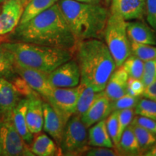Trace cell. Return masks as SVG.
Segmentation results:
<instances>
[{
	"mask_svg": "<svg viewBox=\"0 0 156 156\" xmlns=\"http://www.w3.org/2000/svg\"><path fill=\"white\" fill-rule=\"evenodd\" d=\"M142 96L156 102V80L151 85L145 87Z\"/></svg>",
	"mask_w": 156,
	"mask_h": 156,
	"instance_id": "cell-38",
	"label": "cell"
},
{
	"mask_svg": "<svg viewBox=\"0 0 156 156\" xmlns=\"http://www.w3.org/2000/svg\"><path fill=\"white\" fill-rule=\"evenodd\" d=\"M132 122L135 123L156 134V121L147 118V117L136 115L134 118H133Z\"/></svg>",
	"mask_w": 156,
	"mask_h": 156,
	"instance_id": "cell-37",
	"label": "cell"
},
{
	"mask_svg": "<svg viewBox=\"0 0 156 156\" xmlns=\"http://www.w3.org/2000/svg\"><path fill=\"white\" fill-rule=\"evenodd\" d=\"M15 73L45 100L50 96L55 88L50 83L48 74L44 72L21 67L15 63Z\"/></svg>",
	"mask_w": 156,
	"mask_h": 156,
	"instance_id": "cell-10",
	"label": "cell"
},
{
	"mask_svg": "<svg viewBox=\"0 0 156 156\" xmlns=\"http://www.w3.org/2000/svg\"><path fill=\"white\" fill-rule=\"evenodd\" d=\"M58 0H30L25 5L19 25L24 24L49 8Z\"/></svg>",
	"mask_w": 156,
	"mask_h": 156,
	"instance_id": "cell-23",
	"label": "cell"
},
{
	"mask_svg": "<svg viewBox=\"0 0 156 156\" xmlns=\"http://www.w3.org/2000/svg\"><path fill=\"white\" fill-rule=\"evenodd\" d=\"M131 127L139 144L141 153H145L146 151L156 144V134L151 132L145 128L138 125L135 123L131 122Z\"/></svg>",
	"mask_w": 156,
	"mask_h": 156,
	"instance_id": "cell-25",
	"label": "cell"
},
{
	"mask_svg": "<svg viewBox=\"0 0 156 156\" xmlns=\"http://www.w3.org/2000/svg\"><path fill=\"white\" fill-rule=\"evenodd\" d=\"M87 134L88 145L90 147H114V143L107 131L106 119L101 120L90 126Z\"/></svg>",
	"mask_w": 156,
	"mask_h": 156,
	"instance_id": "cell-21",
	"label": "cell"
},
{
	"mask_svg": "<svg viewBox=\"0 0 156 156\" xmlns=\"http://www.w3.org/2000/svg\"><path fill=\"white\" fill-rule=\"evenodd\" d=\"M140 80L145 87L156 80V58L144 62V71Z\"/></svg>",
	"mask_w": 156,
	"mask_h": 156,
	"instance_id": "cell-32",
	"label": "cell"
},
{
	"mask_svg": "<svg viewBox=\"0 0 156 156\" xmlns=\"http://www.w3.org/2000/svg\"><path fill=\"white\" fill-rule=\"evenodd\" d=\"M110 103L111 101L105 95L104 91L98 92L90 108L81 116L82 122L87 128L101 120L106 119L112 113Z\"/></svg>",
	"mask_w": 156,
	"mask_h": 156,
	"instance_id": "cell-14",
	"label": "cell"
},
{
	"mask_svg": "<svg viewBox=\"0 0 156 156\" xmlns=\"http://www.w3.org/2000/svg\"><path fill=\"white\" fill-rule=\"evenodd\" d=\"M15 73V59L13 54L0 44V77L13 79Z\"/></svg>",
	"mask_w": 156,
	"mask_h": 156,
	"instance_id": "cell-24",
	"label": "cell"
},
{
	"mask_svg": "<svg viewBox=\"0 0 156 156\" xmlns=\"http://www.w3.org/2000/svg\"><path fill=\"white\" fill-rule=\"evenodd\" d=\"M39 94L28 98V108L26 112L27 125L33 134L41 133L44 126V110L43 102Z\"/></svg>",
	"mask_w": 156,
	"mask_h": 156,
	"instance_id": "cell-16",
	"label": "cell"
},
{
	"mask_svg": "<svg viewBox=\"0 0 156 156\" xmlns=\"http://www.w3.org/2000/svg\"><path fill=\"white\" fill-rule=\"evenodd\" d=\"M2 43V40H1V38H0V44H1Z\"/></svg>",
	"mask_w": 156,
	"mask_h": 156,
	"instance_id": "cell-45",
	"label": "cell"
},
{
	"mask_svg": "<svg viewBox=\"0 0 156 156\" xmlns=\"http://www.w3.org/2000/svg\"><path fill=\"white\" fill-rule=\"evenodd\" d=\"M106 125L108 133L114 143V147L117 148L119 144V112L118 111H115L111 113L106 118Z\"/></svg>",
	"mask_w": 156,
	"mask_h": 156,
	"instance_id": "cell-31",
	"label": "cell"
},
{
	"mask_svg": "<svg viewBox=\"0 0 156 156\" xmlns=\"http://www.w3.org/2000/svg\"><path fill=\"white\" fill-rule=\"evenodd\" d=\"M144 155L146 156H156V144L154 146H153L151 149L148 150L146 151Z\"/></svg>",
	"mask_w": 156,
	"mask_h": 156,
	"instance_id": "cell-39",
	"label": "cell"
},
{
	"mask_svg": "<svg viewBox=\"0 0 156 156\" xmlns=\"http://www.w3.org/2000/svg\"><path fill=\"white\" fill-rule=\"evenodd\" d=\"M30 145V151L34 155L54 156L61 155L60 149L54 140L44 133L37 134Z\"/></svg>",
	"mask_w": 156,
	"mask_h": 156,
	"instance_id": "cell-20",
	"label": "cell"
},
{
	"mask_svg": "<svg viewBox=\"0 0 156 156\" xmlns=\"http://www.w3.org/2000/svg\"><path fill=\"white\" fill-rule=\"evenodd\" d=\"M155 31L141 21H126V33L129 41L140 44L156 45Z\"/></svg>",
	"mask_w": 156,
	"mask_h": 156,
	"instance_id": "cell-18",
	"label": "cell"
},
{
	"mask_svg": "<svg viewBox=\"0 0 156 156\" xmlns=\"http://www.w3.org/2000/svg\"><path fill=\"white\" fill-rule=\"evenodd\" d=\"M122 67L129 77L141 79L144 71V62L133 54H131L122 64Z\"/></svg>",
	"mask_w": 156,
	"mask_h": 156,
	"instance_id": "cell-28",
	"label": "cell"
},
{
	"mask_svg": "<svg viewBox=\"0 0 156 156\" xmlns=\"http://www.w3.org/2000/svg\"><path fill=\"white\" fill-rule=\"evenodd\" d=\"M44 110V131L54 140L59 147L62 134L67 120L61 113L46 101L43 102Z\"/></svg>",
	"mask_w": 156,
	"mask_h": 156,
	"instance_id": "cell-12",
	"label": "cell"
},
{
	"mask_svg": "<svg viewBox=\"0 0 156 156\" xmlns=\"http://www.w3.org/2000/svg\"><path fill=\"white\" fill-rule=\"evenodd\" d=\"M131 52L143 62L156 58V46L153 45L140 44L130 41Z\"/></svg>",
	"mask_w": 156,
	"mask_h": 156,
	"instance_id": "cell-27",
	"label": "cell"
},
{
	"mask_svg": "<svg viewBox=\"0 0 156 156\" xmlns=\"http://www.w3.org/2000/svg\"><path fill=\"white\" fill-rule=\"evenodd\" d=\"M48 79L54 87H73L80 83V73L75 59L69 60L48 73Z\"/></svg>",
	"mask_w": 156,
	"mask_h": 156,
	"instance_id": "cell-9",
	"label": "cell"
},
{
	"mask_svg": "<svg viewBox=\"0 0 156 156\" xmlns=\"http://www.w3.org/2000/svg\"><path fill=\"white\" fill-rule=\"evenodd\" d=\"M87 156H116L120 155L119 153L115 147H90L84 153Z\"/></svg>",
	"mask_w": 156,
	"mask_h": 156,
	"instance_id": "cell-35",
	"label": "cell"
},
{
	"mask_svg": "<svg viewBox=\"0 0 156 156\" xmlns=\"http://www.w3.org/2000/svg\"><path fill=\"white\" fill-rule=\"evenodd\" d=\"M6 1H7V0H0V3H4Z\"/></svg>",
	"mask_w": 156,
	"mask_h": 156,
	"instance_id": "cell-44",
	"label": "cell"
},
{
	"mask_svg": "<svg viewBox=\"0 0 156 156\" xmlns=\"http://www.w3.org/2000/svg\"><path fill=\"white\" fill-rule=\"evenodd\" d=\"M146 20L156 32V0H146Z\"/></svg>",
	"mask_w": 156,
	"mask_h": 156,
	"instance_id": "cell-36",
	"label": "cell"
},
{
	"mask_svg": "<svg viewBox=\"0 0 156 156\" xmlns=\"http://www.w3.org/2000/svg\"><path fill=\"white\" fill-rule=\"evenodd\" d=\"M25 5L21 0H7L0 10V36L10 34L20 21Z\"/></svg>",
	"mask_w": 156,
	"mask_h": 156,
	"instance_id": "cell-11",
	"label": "cell"
},
{
	"mask_svg": "<svg viewBox=\"0 0 156 156\" xmlns=\"http://www.w3.org/2000/svg\"><path fill=\"white\" fill-rule=\"evenodd\" d=\"M119 112V132L118 137L119 140L123 132L125 129L131 124L134 118V108H126L118 111Z\"/></svg>",
	"mask_w": 156,
	"mask_h": 156,
	"instance_id": "cell-33",
	"label": "cell"
},
{
	"mask_svg": "<svg viewBox=\"0 0 156 156\" xmlns=\"http://www.w3.org/2000/svg\"><path fill=\"white\" fill-rule=\"evenodd\" d=\"M145 89V85H143L140 79L129 77L127 80V87L126 93L132 96L140 97Z\"/></svg>",
	"mask_w": 156,
	"mask_h": 156,
	"instance_id": "cell-34",
	"label": "cell"
},
{
	"mask_svg": "<svg viewBox=\"0 0 156 156\" xmlns=\"http://www.w3.org/2000/svg\"><path fill=\"white\" fill-rule=\"evenodd\" d=\"M81 90L80 83L73 87H55L46 101L61 113L67 121L75 114L76 105Z\"/></svg>",
	"mask_w": 156,
	"mask_h": 156,
	"instance_id": "cell-8",
	"label": "cell"
},
{
	"mask_svg": "<svg viewBox=\"0 0 156 156\" xmlns=\"http://www.w3.org/2000/svg\"><path fill=\"white\" fill-rule=\"evenodd\" d=\"M129 76L122 66L117 67L109 77L104 89L106 97L113 101L126 94Z\"/></svg>",
	"mask_w": 156,
	"mask_h": 156,
	"instance_id": "cell-17",
	"label": "cell"
},
{
	"mask_svg": "<svg viewBox=\"0 0 156 156\" xmlns=\"http://www.w3.org/2000/svg\"><path fill=\"white\" fill-rule=\"evenodd\" d=\"M87 127L81 120V116L73 114L64 127L59 149L61 155L78 156L84 155L89 147Z\"/></svg>",
	"mask_w": 156,
	"mask_h": 156,
	"instance_id": "cell-6",
	"label": "cell"
},
{
	"mask_svg": "<svg viewBox=\"0 0 156 156\" xmlns=\"http://www.w3.org/2000/svg\"><path fill=\"white\" fill-rule=\"evenodd\" d=\"M0 155H2V147H1V140H0Z\"/></svg>",
	"mask_w": 156,
	"mask_h": 156,
	"instance_id": "cell-43",
	"label": "cell"
},
{
	"mask_svg": "<svg viewBox=\"0 0 156 156\" xmlns=\"http://www.w3.org/2000/svg\"><path fill=\"white\" fill-rule=\"evenodd\" d=\"M104 2H105V3H106V5H110L111 2H112V0H104Z\"/></svg>",
	"mask_w": 156,
	"mask_h": 156,
	"instance_id": "cell-42",
	"label": "cell"
},
{
	"mask_svg": "<svg viewBox=\"0 0 156 156\" xmlns=\"http://www.w3.org/2000/svg\"><path fill=\"white\" fill-rule=\"evenodd\" d=\"M103 37L116 67H121L132 54L130 41L126 33V21L110 13Z\"/></svg>",
	"mask_w": 156,
	"mask_h": 156,
	"instance_id": "cell-5",
	"label": "cell"
},
{
	"mask_svg": "<svg viewBox=\"0 0 156 156\" xmlns=\"http://www.w3.org/2000/svg\"><path fill=\"white\" fill-rule=\"evenodd\" d=\"M28 98H23L19 101L11 114V120L17 132L27 144H30L34 140V134L29 130L26 122V112Z\"/></svg>",
	"mask_w": 156,
	"mask_h": 156,
	"instance_id": "cell-19",
	"label": "cell"
},
{
	"mask_svg": "<svg viewBox=\"0 0 156 156\" xmlns=\"http://www.w3.org/2000/svg\"><path fill=\"white\" fill-rule=\"evenodd\" d=\"M30 1V0H21V2H22L24 4V5H25H25H27V4L28 3V2Z\"/></svg>",
	"mask_w": 156,
	"mask_h": 156,
	"instance_id": "cell-41",
	"label": "cell"
},
{
	"mask_svg": "<svg viewBox=\"0 0 156 156\" xmlns=\"http://www.w3.org/2000/svg\"><path fill=\"white\" fill-rule=\"evenodd\" d=\"M2 44L13 54L17 64L48 74L73 57L71 51L44 45L23 41Z\"/></svg>",
	"mask_w": 156,
	"mask_h": 156,
	"instance_id": "cell-4",
	"label": "cell"
},
{
	"mask_svg": "<svg viewBox=\"0 0 156 156\" xmlns=\"http://www.w3.org/2000/svg\"><path fill=\"white\" fill-rule=\"evenodd\" d=\"M20 96L12 82L0 77V114L3 118L11 116Z\"/></svg>",
	"mask_w": 156,
	"mask_h": 156,
	"instance_id": "cell-15",
	"label": "cell"
},
{
	"mask_svg": "<svg viewBox=\"0 0 156 156\" xmlns=\"http://www.w3.org/2000/svg\"><path fill=\"white\" fill-rule=\"evenodd\" d=\"M0 140L2 155H34L13 125L10 117L0 121Z\"/></svg>",
	"mask_w": 156,
	"mask_h": 156,
	"instance_id": "cell-7",
	"label": "cell"
},
{
	"mask_svg": "<svg viewBox=\"0 0 156 156\" xmlns=\"http://www.w3.org/2000/svg\"><path fill=\"white\" fill-rule=\"evenodd\" d=\"M110 13L125 21L142 20L145 15L146 0H112Z\"/></svg>",
	"mask_w": 156,
	"mask_h": 156,
	"instance_id": "cell-13",
	"label": "cell"
},
{
	"mask_svg": "<svg viewBox=\"0 0 156 156\" xmlns=\"http://www.w3.org/2000/svg\"><path fill=\"white\" fill-rule=\"evenodd\" d=\"M73 55L79 66L80 83L95 92L104 90L116 65L106 43L100 39H87L77 42Z\"/></svg>",
	"mask_w": 156,
	"mask_h": 156,
	"instance_id": "cell-2",
	"label": "cell"
},
{
	"mask_svg": "<svg viewBox=\"0 0 156 156\" xmlns=\"http://www.w3.org/2000/svg\"><path fill=\"white\" fill-rule=\"evenodd\" d=\"M116 150L119 153L120 155H141L139 144L130 124L123 132Z\"/></svg>",
	"mask_w": 156,
	"mask_h": 156,
	"instance_id": "cell-22",
	"label": "cell"
},
{
	"mask_svg": "<svg viewBox=\"0 0 156 156\" xmlns=\"http://www.w3.org/2000/svg\"><path fill=\"white\" fill-rule=\"evenodd\" d=\"M75 1L83 3H89V4H101L102 0H75Z\"/></svg>",
	"mask_w": 156,
	"mask_h": 156,
	"instance_id": "cell-40",
	"label": "cell"
},
{
	"mask_svg": "<svg viewBox=\"0 0 156 156\" xmlns=\"http://www.w3.org/2000/svg\"><path fill=\"white\" fill-rule=\"evenodd\" d=\"M140 97L132 96L126 93L116 100L111 101L110 108L112 113L115 111H120L126 108H134L137 104Z\"/></svg>",
	"mask_w": 156,
	"mask_h": 156,
	"instance_id": "cell-30",
	"label": "cell"
},
{
	"mask_svg": "<svg viewBox=\"0 0 156 156\" xmlns=\"http://www.w3.org/2000/svg\"><path fill=\"white\" fill-rule=\"evenodd\" d=\"M134 114L156 121V102L145 98H140L134 108Z\"/></svg>",
	"mask_w": 156,
	"mask_h": 156,
	"instance_id": "cell-29",
	"label": "cell"
},
{
	"mask_svg": "<svg viewBox=\"0 0 156 156\" xmlns=\"http://www.w3.org/2000/svg\"><path fill=\"white\" fill-rule=\"evenodd\" d=\"M15 40L74 52L77 41L56 2L13 31Z\"/></svg>",
	"mask_w": 156,
	"mask_h": 156,
	"instance_id": "cell-1",
	"label": "cell"
},
{
	"mask_svg": "<svg viewBox=\"0 0 156 156\" xmlns=\"http://www.w3.org/2000/svg\"><path fill=\"white\" fill-rule=\"evenodd\" d=\"M81 90L78 97L75 112L74 114L82 116L90 108L97 97L98 92H95L92 87L80 83Z\"/></svg>",
	"mask_w": 156,
	"mask_h": 156,
	"instance_id": "cell-26",
	"label": "cell"
},
{
	"mask_svg": "<svg viewBox=\"0 0 156 156\" xmlns=\"http://www.w3.org/2000/svg\"><path fill=\"white\" fill-rule=\"evenodd\" d=\"M57 3L77 42L103 38L110 14L106 7L75 0H58Z\"/></svg>",
	"mask_w": 156,
	"mask_h": 156,
	"instance_id": "cell-3",
	"label": "cell"
}]
</instances>
